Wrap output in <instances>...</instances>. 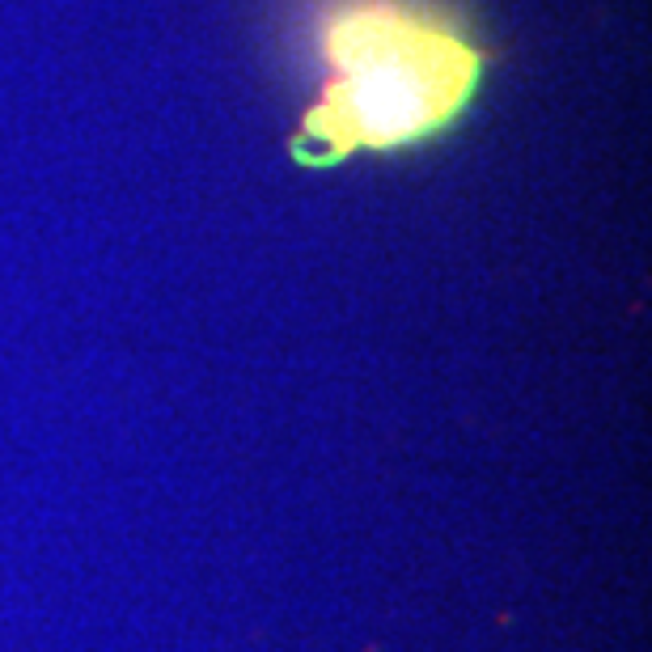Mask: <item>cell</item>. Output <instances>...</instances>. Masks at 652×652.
I'll return each instance as SVG.
<instances>
[{
    "label": "cell",
    "mask_w": 652,
    "mask_h": 652,
    "mask_svg": "<svg viewBox=\"0 0 652 652\" xmlns=\"http://www.w3.org/2000/svg\"><path fill=\"white\" fill-rule=\"evenodd\" d=\"M318 43L335 77L292 140V157L309 170L339 166L361 149L394 153L449 132L483 77L475 43L399 0L335 9Z\"/></svg>",
    "instance_id": "cell-1"
}]
</instances>
